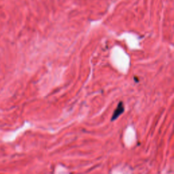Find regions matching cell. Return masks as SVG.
Here are the masks:
<instances>
[{
    "instance_id": "cell-1",
    "label": "cell",
    "mask_w": 174,
    "mask_h": 174,
    "mask_svg": "<svg viewBox=\"0 0 174 174\" xmlns=\"http://www.w3.org/2000/svg\"><path fill=\"white\" fill-rule=\"evenodd\" d=\"M123 111H124L123 105H122V103H119L118 107H117V109L115 110V111L114 112V115H113L112 119H111V120H114L116 118H118V117L120 115V114H122Z\"/></svg>"
}]
</instances>
